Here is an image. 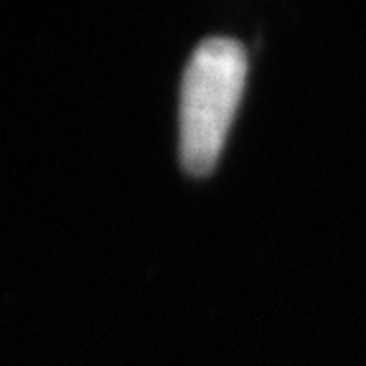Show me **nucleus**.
I'll list each match as a JSON object with an SVG mask.
<instances>
[{
  "instance_id": "f257e3e1",
  "label": "nucleus",
  "mask_w": 366,
  "mask_h": 366,
  "mask_svg": "<svg viewBox=\"0 0 366 366\" xmlns=\"http://www.w3.org/2000/svg\"><path fill=\"white\" fill-rule=\"evenodd\" d=\"M247 79V54L234 39H209L191 56L181 86V163L191 176L217 166Z\"/></svg>"
}]
</instances>
